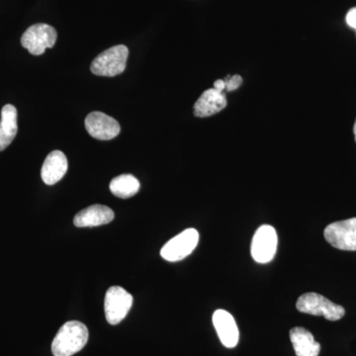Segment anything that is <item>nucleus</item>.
<instances>
[{
    "label": "nucleus",
    "mask_w": 356,
    "mask_h": 356,
    "mask_svg": "<svg viewBox=\"0 0 356 356\" xmlns=\"http://www.w3.org/2000/svg\"><path fill=\"white\" fill-rule=\"evenodd\" d=\"M213 88L216 89L220 92H222L226 89V83H225V81H222V79H218V81H215L214 88Z\"/></svg>",
    "instance_id": "19"
},
{
    "label": "nucleus",
    "mask_w": 356,
    "mask_h": 356,
    "mask_svg": "<svg viewBox=\"0 0 356 356\" xmlns=\"http://www.w3.org/2000/svg\"><path fill=\"white\" fill-rule=\"evenodd\" d=\"M325 241L341 250H356V218L332 222L325 229Z\"/></svg>",
    "instance_id": "8"
},
{
    "label": "nucleus",
    "mask_w": 356,
    "mask_h": 356,
    "mask_svg": "<svg viewBox=\"0 0 356 356\" xmlns=\"http://www.w3.org/2000/svg\"><path fill=\"white\" fill-rule=\"evenodd\" d=\"M290 339L297 356H318L321 344L314 339L313 334L301 327L290 331Z\"/></svg>",
    "instance_id": "14"
},
{
    "label": "nucleus",
    "mask_w": 356,
    "mask_h": 356,
    "mask_svg": "<svg viewBox=\"0 0 356 356\" xmlns=\"http://www.w3.org/2000/svg\"><path fill=\"white\" fill-rule=\"evenodd\" d=\"M225 83H226L227 90L234 91L240 88L241 84L243 83V79L242 76L236 74V76L227 77Z\"/></svg>",
    "instance_id": "17"
},
{
    "label": "nucleus",
    "mask_w": 356,
    "mask_h": 356,
    "mask_svg": "<svg viewBox=\"0 0 356 356\" xmlns=\"http://www.w3.org/2000/svg\"><path fill=\"white\" fill-rule=\"evenodd\" d=\"M69 163L65 154L60 151H54L44 159L41 170V177L47 185L58 184L67 172Z\"/></svg>",
    "instance_id": "12"
},
{
    "label": "nucleus",
    "mask_w": 356,
    "mask_h": 356,
    "mask_svg": "<svg viewBox=\"0 0 356 356\" xmlns=\"http://www.w3.org/2000/svg\"><path fill=\"white\" fill-rule=\"evenodd\" d=\"M133 296L120 286L110 287L105 295L104 311L110 325H118L132 308Z\"/></svg>",
    "instance_id": "5"
},
{
    "label": "nucleus",
    "mask_w": 356,
    "mask_h": 356,
    "mask_svg": "<svg viewBox=\"0 0 356 356\" xmlns=\"http://www.w3.org/2000/svg\"><path fill=\"white\" fill-rule=\"evenodd\" d=\"M198 242V232L195 229H186L163 245L161 257L170 262L182 261L195 250Z\"/></svg>",
    "instance_id": "7"
},
{
    "label": "nucleus",
    "mask_w": 356,
    "mask_h": 356,
    "mask_svg": "<svg viewBox=\"0 0 356 356\" xmlns=\"http://www.w3.org/2000/svg\"><path fill=\"white\" fill-rule=\"evenodd\" d=\"M129 50L124 44L112 47L93 60L91 72L99 76H116L121 74L127 65Z\"/></svg>",
    "instance_id": "2"
},
{
    "label": "nucleus",
    "mask_w": 356,
    "mask_h": 356,
    "mask_svg": "<svg viewBox=\"0 0 356 356\" xmlns=\"http://www.w3.org/2000/svg\"><path fill=\"white\" fill-rule=\"evenodd\" d=\"M296 308L301 313L322 316L332 322L341 320L346 314L343 306L337 305L322 295L314 292L306 293L299 297Z\"/></svg>",
    "instance_id": "3"
},
{
    "label": "nucleus",
    "mask_w": 356,
    "mask_h": 356,
    "mask_svg": "<svg viewBox=\"0 0 356 356\" xmlns=\"http://www.w3.org/2000/svg\"><path fill=\"white\" fill-rule=\"evenodd\" d=\"M140 181L132 175H122L110 182V191L119 198H130L140 191Z\"/></svg>",
    "instance_id": "16"
},
{
    "label": "nucleus",
    "mask_w": 356,
    "mask_h": 356,
    "mask_svg": "<svg viewBox=\"0 0 356 356\" xmlns=\"http://www.w3.org/2000/svg\"><path fill=\"white\" fill-rule=\"evenodd\" d=\"M114 216L113 210L107 206L96 204L77 213L74 219V224L79 228L102 226L113 221Z\"/></svg>",
    "instance_id": "11"
},
{
    "label": "nucleus",
    "mask_w": 356,
    "mask_h": 356,
    "mask_svg": "<svg viewBox=\"0 0 356 356\" xmlns=\"http://www.w3.org/2000/svg\"><path fill=\"white\" fill-rule=\"evenodd\" d=\"M346 23L350 27L356 30V7L351 8L346 14Z\"/></svg>",
    "instance_id": "18"
},
{
    "label": "nucleus",
    "mask_w": 356,
    "mask_h": 356,
    "mask_svg": "<svg viewBox=\"0 0 356 356\" xmlns=\"http://www.w3.org/2000/svg\"><path fill=\"white\" fill-rule=\"evenodd\" d=\"M277 245L278 238L275 229L269 225L259 227L252 238L250 248L252 259L259 264H268L275 257Z\"/></svg>",
    "instance_id": "6"
},
{
    "label": "nucleus",
    "mask_w": 356,
    "mask_h": 356,
    "mask_svg": "<svg viewBox=\"0 0 356 356\" xmlns=\"http://www.w3.org/2000/svg\"><path fill=\"white\" fill-rule=\"evenodd\" d=\"M213 324L222 346L228 348H235L240 339V332L233 316L220 309L213 314Z\"/></svg>",
    "instance_id": "10"
},
{
    "label": "nucleus",
    "mask_w": 356,
    "mask_h": 356,
    "mask_svg": "<svg viewBox=\"0 0 356 356\" xmlns=\"http://www.w3.org/2000/svg\"><path fill=\"white\" fill-rule=\"evenodd\" d=\"M17 109L11 104H7L1 110L0 120V152L4 151L17 134Z\"/></svg>",
    "instance_id": "15"
},
{
    "label": "nucleus",
    "mask_w": 356,
    "mask_h": 356,
    "mask_svg": "<svg viewBox=\"0 0 356 356\" xmlns=\"http://www.w3.org/2000/svg\"><path fill=\"white\" fill-rule=\"evenodd\" d=\"M227 106L226 95L214 88L204 91L194 104V115L199 118L212 116Z\"/></svg>",
    "instance_id": "13"
},
{
    "label": "nucleus",
    "mask_w": 356,
    "mask_h": 356,
    "mask_svg": "<svg viewBox=\"0 0 356 356\" xmlns=\"http://www.w3.org/2000/svg\"><path fill=\"white\" fill-rule=\"evenodd\" d=\"M353 132H355V140H356V121H355V127H353Z\"/></svg>",
    "instance_id": "20"
},
{
    "label": "nucleus",
    "mask_w": 356,
    "mask_h": 356,
    "mask_svg": "<svg viewBox=\"0 0 356 356\" xmlns=\"http://www.w3.org/2000/svg\"><path fill=\"white\" fill-rule=\"evenodd\" d=\"M88 341V330L83 323L70 321L62 325L51 343L54 356H72L83 350Z\"/></svg>",
    "instance_id": "1"
},
{
    "label": "nucleus",
    "mask_w": 356,
    "mask_h": 356,
    "mask_svg": "<svg viewBox=\"0 0 356 356\" xmlns=\"http://www.w3.org/2000/svg\"><path fill=\"white\" fill-rule=\"evenodd\" d=\"M86 129L95 139L109 140L120 134L118 122L102 112H91L86 118Z\"/></svg>",
    "instance_id": "9"
},
{
    "label": "nucleus",
    "mask_w": 356,
    "mask_h": 356,
    "mask_svg": "<svg viewBox=\"0 0 356 356\" xmlns=\"http://www.w3.org/2000/svg\"><path fill=\"white\" fill-rule=\"evenodd\" d=\"M57 37L55 28L44 23H38L26 30L21 37V44L31 55L41 56L47 49L55 46Z\"/></svg>",
    "instance_id": "4"
}]
</instances>
